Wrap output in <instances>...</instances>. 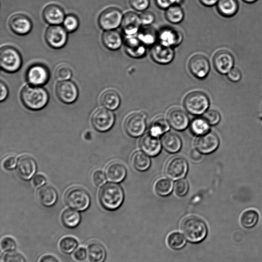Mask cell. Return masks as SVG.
<instances>
[{
  "label": "cell",
  "mask_w": 262,
  "mask_h": 262,
  "mask_svg": "<svg viewBox=\"0 0 262 262\" xmlns=\"http://www.w3.org/2000/svg\"><path fill=\"white\" fill-rule=\"evenodd\" d=\"M180 228L188 241L191 244L201 243L208 234L206 223L200 218L195 216L185 218L181 223Z\"/></svg>",
  "instance_id": "6da1fadb"
},
{
  "label": "cell",
  "mask_w": 262,
  "mask_h": 262,
  "mask_svg": "<svg viewBox=\"0 0 262 262\" xmlns=\"http://www.w3.org/2000/svg\"><path fill=\"white\" fill-rule=\"evenodd\" d=\"M48 92L40 86H26L22 90V102L29 110L38 111L46 107L49 102Z\"/></svg>",
  "instance_id": "7a4b0ae2"
},
{
  "label": "cell",
  "mask_w": 262,
  "mask_h": 262,
  "mask_svg": "<svg viewBox=\"0 0 262 262\" xmlns=\"http://www.w3.org/2000/svg\"><path fill=\"white\" fill-rule=\"evenodd\" d=\"M124 195L118 184L108 183L104 185L99 192V200L104 208L108 211L118 210L122 204Z\"/></svg>",
  "instance_id": "3957f363"
},
{
  "label": "cell",
  "mask_w": 262,
  "mask_h": 262,
  "mask_svg": "<svg viewBox=\"0 0 262 262\" xmlns=\"http://www.w3.org/2000/svg\"><path fill=\"white\" fill-rule=\"evenodd\" d=\"M64 200L70 208L78 212L86 211L91 204L89 193L80 187L69 189L65 194Z\"/></svg>",
  "instance_id": "277c9868"
},
{
  "label": "cell",
  "mask_w": 262,
  "mask_h": 262,
  "mask_svg": "<svg viewBox=\"0 0 262 262\" xmlns=\"http://www.w3.org/2000/svg\"><path fill=\"white\" fill-rule=\"evenodd\" d=\"M186 111L194 116L204 114L210 106L208 96L201 92H194L188 94L184 102Z\"/></svg>",
  "instance_id": "5b68a950"
},
{
  "label": "cell",
  "mask_w": 262,
  "mask_h": 262,
  "mask_svg": "<svg viewBox=\"0 0 262 262\" xmlns=\"http://www.w3.org/2000/svg\"><path fill=\"white\" fill-rule=\"evenodd\" d=\"M22 60L19 52L14 48L4 46L0 50V64L2 70L9 73L18 71Z\"/></svg>",
  "instance_id": "8992f818"
},
{
  "label": "cell",
  "mask_w": 262,
  "mask_h": 262,
  "mask_svg": "<svg viewBox=\"0 0 262 262\" xmlns=\"http://www.w3.org/2000/svg\"><path fill=\"white\" fill-rule=\"evenodd\" d=\"M123 16L119 9L115 8H108L100 15L98 24L104 30H114L121 26Z\"/></svg>",
  "instance_id": "52a82bcc"
},
{
  "label": "cell",
  "mask_w": 262,
  "mask_h": 262,
  "mask_svg": "<svg viewBox=\"0 0 262 262\" xmlns=\"http://www.w3.org/2000/svg\"><path fill=\"white\" fill-rule=\"evenodd\" d=\"M115 120L114 114L110 110L100 108L94 113L92 123L94 128L98 132H106L112 128Z\"/></svg>",
  "instance_id": "ba28073f"
},
{
  "label": "cell",
  "mask_w": 262,
  "mask_h": 262,
  "mask_svg": "<svg viewBox=\"0 0 262 262\" xmlns=\"http://www.w3.org/2000/svg\"><path fill=\"white\" fill-rule=\"evenodd\" d=\"M188 168L186 160L182 157L177 156L168 161L165 168V173L169 178L176 180L186 176Z\"/></svg>",
  "instance_id": "9c48e42d"
},
{
  "label": "cell",
  "mask_w": 262,
  "mask_h": 262,
  "mask_svg": "<svg viewBox=\"0 0 262 262\" xmlns=\"http://www.w3.org/2000/svg\"><path fill=\"white\" fill-rule=\"evenodd\" d=\"M56 93L59 100L66 104L74 102L78 96L77 86L70 80L61 81L58 82L56 86Z\"/></svg>",
  "instance_id": "30bf717a"
},
{
  "label": "cell",
  "mask_w": 262,
  "mask_h": 262,
  "mask_svg": "<svg viewBox=\"0 0 262 262\" xmlns=\"http://www.w3.org/2000/svg\"><path fill=\"white\" fill-rule=\"evenodd\" d=\"M188 70L196 78L203 80L208 75L210 65L208 58L202 54L192 56L188 62Z\"/></svg>",
  "instance_id": "8fae6325"
},
{
  "label": "cell",
  "mask_w": 262,
  "mask_h": 262,
  "mask_svg": "<svg viewBox=\"0 0 262 262\" xmlns=\"http://www.w3.org/2000/svg\"><path fill=\"white\" fill-rule=\"evenodd\" d=\"M126 133L134 138L142 135L146 128V116L142 113H134L129 116L124 122Z\"/></svg>",
  "instance_id": "7c38bea8"
},
{
  "label": "cell",
  "mask_w": 262,
  "mask_h": 262,
  "mask_svg": "<svg viewBox=\"0 0 262 262\" xmlns=\"http://www.w3.org/2000/svg\"><path fill=\"white\" fill-rule=\"evenodd\" d=\"M46 40L48 46L54 49L64 47L68 40L67 31L58 25L50 26L45 35Z\"/></svg>",
  "instance_id": "4fadbf2b"
},
{
  "label": "cell",
  "mask_w": 262,
  "mask_h": 262,
  "mask_svg": "<svg viewBox=\"0 0 262 262\" xmlns=\"http://www.w3.org/2000/svg\"><path fill=\"white\" fill-rule=\"evenodd\" d=\"M37 170L35 160L30 156H24L19 158L16 166V172L24 180H29L34 176Z\"/></svg>",
  "instance_id": "5bb4252c"
},
{
  "label": "cell",
  "mask_w": 262,
  "mask_h": 262,
  "mask_svg": "<svg viewBox=\"0 0 262 262\" xmlns=\"http://www.w3.org/2000/svg\"><path fill=\"white\" fill-rule=\"evenodd\" d=\"M50 78V72L44 66L35 64L29 68L26 72L28 82L36 86H40L48 82Z\"/></svg>",
  "instance_id": "9a60e30c"
},
{
  "label": "cell",
  "mask_w": 262,
  "mask_h": 262,
  "mask_svg": "<svg viewBox=\"0 0 262 262\" xmlns=\"http://www.w3.org/2000/svg\"><path fill=\"white\" fill-rule=\"evenodd\" d=\"M234 63L232 55L226 50L217 52L213 58L215 70L222 74H227L233 68Z\"/></svg>",
  "instance_id": "2e32d148"
},
{
  "label": "cell",
  "mask_w": 262,
  "mask_h": 262,
  "mask_svg": "<svg viewBox=\"0 0 262 262\" xmlns=\"http://www.w3.org/2000/svg\"><path fill=\"white\" fill-rule=\"evenodd\" d=\"M183 39V34L180 31L170 27L164 28L158 32V40L166 46L172 48L178 46Z\"/></svg>",
  "instance_id": "e0dca14e"
},
{
  "label": "cell",
  "mask_w": 262,
  "mask_h": 262,
  "mask_svg": "<svg viewBox=\"0 0 262 262\" xmlns=\"http://www.w3.org/2000/svg\"><path fill=\"white\" fill-rule=\"evenodd\" d=\"M219 138L214 132H208L200 136L196 140L195 146L202 154H211L219 146Z\"/></svg>",
  "instance_id": "ac0fdd59"
},
{
  "label": "cell",
  "mask_w": 262,
  "mask_h": 262,
  "mask_svg": "<svg viewBox=\"0 0 262 262\" xmlns=\"http://www.w3.org/2000/svg\"><path fill=\"white\" fill-rule=\"evenodd\" d=\"M10 30L16 34L24 36L28 34L32 29L30 20L24 14H15L9 20Z\"/></svg>",
  "instance_id": "d6986e66"
},
{
  "label": "cell",
  "mask_w": 262,
  "mask_h": 262,
  "mask_svg": "<svg viewBox=\"0 0 262 262\" xmlns=\"http://www.w3.org/2000/svg\"><path fill=\"white\" fill-rule=\"evenodd\" d=\"M174 55L173 48L166 46L160 43L152 46L150 50L152 60L160 64H169L173 60Z\"/></svg>",
  "instance_id": "ffe728a7"
},
{
  "label": "cell",
  "mask_w": 262,
  "mask_h": 262,
  "mask_svg": "<svg viewBox=\"0 0 262 262\" xmlns=\"http://www.w3.org/2000/svg\"><path fill=\"white\" fill-rule=\"evenodd\" d=\"M142 24L140 16L134 12H130L124 15L121 26L126 36H132L138 34Z\"/></svg>",
  "instance_id": "44dd1931"
},
{
  "label": "cell",
  "mask_w": 262,
  "mask_h": 262,
  "mask_svg": "<svg viewBox=\"0 0 262 262\" xmlns=\"http://www.w3.org/2000/svg\"><path fill=\"white\" fill-rule=\"evenodd\" d=\"M124 50L126 54L134 58H144L146 53V46L138 38L128 37L124 41Z\"/></svg>",
  "instance_id": "7402d4cb"
},
{
  "label": "cell",
  "mask_w": 262,
  "mask_h": 262,
  "mask_svg": "<svg viewBox=\"0 0 262 262\" xmlns=\"http://www.w3.org/2000/svg\"><path fill=\"white\" fill-rule=\"evenodd\" d=\"M168 120L170 124L178 130L186 129L189 124V118L187 114L179 108H173L168 114Z\"/></svg>",
  "instance_id": "603a6c76"
},
{
  "label": "cell",
  "mask_w": 262,
  "mask_h": 262,
  "mask_svg": "<svg viewBox=\"0 0 262 262\" xmlns=\"http://www.w3.org/2000/svg\"><path fill=\"white\" fill-rule=\"evenodd\" d=\"M142 150L150 156H156L159 154L162 145L158 137L152 136L150 133L144 135L140 141Z\"/></svg>",
  "instance_id": "cb8c5ba5"
},
{
  "label": "cell",
  "mask_w": 262,
  "mask_h": 262,
  "mask_svg": "<svg viewBox=\"0 0 262 262\" xmlns=\"http://www.w3.org/2000/svg\"><path fill=\"white\" fill-rule=\"evenodd\" d=\"M105 172L106 178L109 182L120 183L126 178L127 170L122 163L114 162L107 166Z\"/></svg>",
  "instance_id": "d4e9b609"
},
{
  "label": "cell",
  "mask_w": 262,
  "mask_h": 262,
  "mask_svg": "<svg viewBox=\"0 0 262 262\" xmlns=\"http://www.w3.org/2000/svg\"><path fill=\"white\" fill-rule=\"evenodd\" d=\"M42 17L46 23L56 26L62 22L64 19V14L58 6L50 4L44 9Z\"/></svg>",
  "instance_id": "484cf974"
},
{
  "label": "cell",
  "mask_w": 262,
  "mask_h": 262,
  "mask_svg": "<svg viewBox=\"0 0 262 262\" xmlns=\"http://www.w3.org/2000/svg\"><path fill=\"white\" fill-rule=\"evenodd\" d=\"M38 198L44 206L50 208L56 204L58 199V194L56 189L50 186L40 187L38 192Z\"/></svg>",
  "instance_id": "4316f807"
},
{
  "label": "cell",
  "mask_w": 262,
  "mask_h": 262,
  "mask_svg": "<svg viewBox=\"0 0 262 262\" xmlns=\"http://www.w3.org/2000/svg\"><path fill=\"white\" fill-rule=\"evenodd\" d=\"M102 42L107 49L115 51L122 46V38L121 34L114 30H106L102 35Z\"/></svg>",
  "instance_id": "83f0119b"
},
{
  "label": "cell",
  "mask_w": 262,
  "mask_h": 262,
  "mask_svg": "<svg viewBox=\"0 0 262 262\" xmlns=\"http://www.w3.org/2000/svg\"><path fill=\"white\" fill-rule=\"evenodd\" d=\"M100 102L108 110H115L120 106L121 99L120 94L116 91L109 90L102 94Z\"/></svg>",
  "instance_id": "f1b7e54d"
},
{
  "label": "cell",
  "mask_w": 262,
  "mask_h": 262,
  "mask_svg": "<svg viewBox=\"0 0 262 262\" xmlns=\"http://www.w3.org/2000/svg\"><path fill=\"white\" fill-rule=\"evenodd\" d=\"M82 220V216L78 211L74 209L65 210L61 215V220L62 224L70 229L78 227Z\"/></svg>",
  "instance_id": "f546056e"
},
{
  "label": "cell",
  "mask_w": 262,
  "mask_h": 262,
  "mask_svg": "<svg viewBox=\"0 0 262 262\" xmlns=\"http://www.w3.org/2000/svg\"><path fill=\"white\" fill-rule=\"evenodd\" d=\"M162 142L164 149L171 154H176L180 151L182 146L180 138L172 132L165 134L162 138Z\"/></svg>",
  "instance_id": "4dcf8cb0"
},
{
  "label": "cell",
  "mask_w": 262,
  "mask_h": 262,
  "mask_svg": "<svg viewBox=\"0 0 262 262\" xmlns=\"http://www.w3.org/2000/svg\"><path fill=\"white\" fill-rule=\"evenodd\" d=\"M87 252L90 262H104L106 258V250L100 243H91L87 247Z\"/></svg>",
  "instance_id": "1f68e13d"
},
{
  "label": "cell",
  "mask_w": 262,
  "mask_h": 262,
  "mask_svg": "<svg viewBox=\"0 0 262 262\" xmlns=\"http://www.w3.org/2000/svg\"><path fill=\"white\" fill-rule=\"evenodd\" d=\"M218 12L222 16L230 18L234 16L238 10L236 0H219L216 4Z\"/></svg>",
  "instance_id": "d6a6232c"
},
{
  "label": "cell",
  "mask_w": 262,
  "mask_h": 262,
  "mask_svg": "<svg viewBox=\"0 0 262 262\" xmlns=\"http://www.w3.org/2000/svg\"><path fill=\"white\" fill-rule=\"evenodd\" d=\"M138 38L147 46H154L158 40V32L150 26H144L138 32Z\"/></svg>",
  "instance_id": "836d02e7"
},
{
  "label": "cell",
  "mask_w": 262,
  "mask_h": 262,
  "mask_svg": "<svg viewBox=\"0 0 262 262\" xmlns=\"http://www.w3.org/2000/svg\"><path fill=\"white\" fill-rule=\"evenodd\" d=\"M260 216L258 212L254 210L245 211L240 218L242 226L247 230L252 229L258 223Z\"/></svg>",
  "instance_id": "e575fe53"
},
{
  "label": "cell",
  "mask_w": 262,
  "mask_h": 262,
  "mask_svg": "<svg viewBox=\"0 0 262 262\" xmlns=\"http://www.w3.org/2000/svg\"><path fill=\"white\" fill-rule=\"evenodd\" d=\"M165 16L170 24H178L184 20V12L180 5H173L166 10Z\"/></svg>",
  "instance_id": "d590c367"
},
{
  "label": "cell",
  "mask_w": 262,
  "mask_h": 262,
  "mask_svg": "<svg viewBox=\"0 0 262 262\" xmlns=\"http://www.w3.org/2000/svg\"><path fill=\"white\" fill-rule=\"evenodd\" d=\"M169 128V124L163 116H159L152 121L149 133L152 136L159 138L166 132Z\"/></svg>",
  "instance_id": "8d00e7d4"
},
{
  "label": "cell",
  "mask_w": 262,
  "mask_h": 262,
  "mask_svg": "<svg viewBox=\"0 0 262 262\" xmlns=\"http://www.w3.org/2000/svg\"><path fill=\"white\" fill-rule=\"evenodd\" d=\"M131 162L134 168L141 172L146 170L151 164L149 157L141 151L135 152L131 158Z\"/></svg>",
  "instance_id": "74e56055"
},
{
  "label": "cell",
  "mask_w": 262,
  "mask_h": 262,
  "mask_svg": "<svg viewBox=\"0 0 262 262\" xmlns=\"http://www.w3.org/2000/svg\"><path fill=\"white\" fill-rule=\"evenodd\" d=\"M79 244L78 240L70 236L62 238L59 243L60 251L65 254H71L76 251Z\"/></svg>",
  "instance_id": "f35d334b"
},
{
  "label": "cell",
  "mask_w": 262,
  "mask_h": 262,
  "mask_svg": "<svg viewBox=\"0 0 262 262\" xmlns=\"http://www.w3.org/2000/svg\"><path fill=\"white\" fill-rule=\"evenodd\" d=\"M192 132L196 136H202L209 132L210 124L203 118L194 119L190 126Z\"/></svg>",
  "instance_id": "ab89813d"
},
{
  "label": "cell",
  "mask_w": 262,
  "mask_h": 262,
  "mask_svg": "<svg viewBox=\"0 0 262 262\" xmlns=\"http://www.w3.org/2000/svg\"><path fill=\"white\" fill-rule=\"evenodd\" d=\"M166 241L170 248L176 250L182 249L186 243L184 236L178 232L170 234L167 238Z\"/></svg>",
  "instance_id": "60d3db41"
},
{
  "label": "cell",
  "mask_w": 262,
  "mask_h": 262,
  "mask_svg": "<svg viewBox=\"0 0 262 262\" xmlns=\"http://www.w3.org/2000/svg\"><path fill=\"white\" fill-rule=\"evenodd\" d=\"M156 192L160 196H167L172 192L173 184L168 179L161 178L156 181L154 185Z\"/></svg>",
  "instance_id": "b9f144b4"
},
{
  "label": "cell",
  "mask_w": 262,
  "mask_h": 262,
  "mask_svg": "<svg viewBox=\"0 0 262 262\" xmlns=\"http://www.w3.org/2000/svg\"><path fill=\"white\" fill-rule=\"evenodd\" d=\"M54 76L58 80H68L72 78V72L69 66L66 64H60L56 68Z\"/></svg>",
  "instance_id": "7bdbcfd3"
},
{
  "label": "cell",
  "mask_w": 262,
  "mask_h": 262,
  "mask_svg": "<svg viewBox=\"0 0 262 262\" xmlns=\"http://www.w3.org/2000/svg\"><path fill=\"white\" fill-rule=\"evenodd\" d=\"M63 25L64 28L67 32H74L78 28V19L74 15H68L64 18Z\"/></svg>",
  "instance_id": "ee69618b"
},
{
  "label": "cell",
  "mask_w": 262,
  "mask_h": 262,
  "mask_svg": "<svg viewBox=\"0 0 262 262\" xmlns=\"http://www.w3.org/2000/svg\"><path fill=\"white\" fill-rule=\"evenodd\" d=\"M203 118L210 125L214 126L219 123L221 120V116L219 112L216 110L210 109L206 112Z\"/></svg>",
  "instance_id": "f6af8a7d"
},
{
  "label": "cell",
  "mask_w": 262,
  "mask_h": 262,
  "mask_svg": "<svg viewBox=\"0 0 262 262\" xmlns=\"http://www.w3.org/2000/svg\"><path fill=\"white\" fill-rule=\"evenodd\" d=\"M2 262H26L25 257L20 252H7L2 256Z\"/></svg>",
  "instance_id": "bcb514c9"
},
{
  "label": "cell",
  "mask_w": 262,
  "mask_h": 262,
  "mask_svg": "<svg viewBox=\"0 0 262 262\" xmlns=\"http://www.w3.org/2000/svg\"><path fill=\"white\" fill-rule=\"evenodd\" d=\"M1 248L6 252H14L17 248V244L12 238L6 236L2 240Z\"/></svg>",
  "instance_id": "7dc6e473"
},
{
  "label": "cell",
  "mask_w": 262,
  "mask_h": 262,
  "mask_svg": "<svg viewBox=\"0 0 262 262\" xmlns=\"http://www.w3.org/2000/svg\"><path fill=\"white\" fill-rule=\"evenodd\" d=\"M131 8L138 12H144L150 6V0H129Z\"/></svg>",
  "instance_id": "c3c4849f"
},
{
  "label": "cell",
  "mask_w": 262,
  "mask_h": 262,
  "mask_svg": "<svg viewBox=\"0 0 262 262\" xmlns=\"http://www.w3.org/2000/svg\"><path fill=\"white\" fill-rule=\"evenodd\" d=\"M188 190V184L186 180H180L174 184V192L178 196H184L186 194Z\"/></svg>",
  "instance_id": "681fc988"
},
{
  "label": "cell",
  "mask_w": 262,
  "mask_h": 262,
  "mask_svg": "<svg viewBox=\"0 0 262 262\" xmlns=\"http://www.w3.org/2000/svg\"><path fill=\"white\" fill-rule=\"evenodd\" d=\"M142 24L144 26H150L154 23L156 16L154 13L149 11H144L140 16Z\"/></svg>",
  "instance_id": "f907efd6"
},
{
  "label": "cell",
  "mask_w": 262,
  "mask_h": 262,
  "mask_svg": "<svg viewBox=\"0 0 262 262\" xmlns=\"http://www.w3.org/2000/svg\"><path fill=\"white\" fill-rule=\"evenodd\" d=\"M92 180L96 186H101L106 183L105 174L102 170H96L93 173Z\"/></svg>",
  "instance_id": "816d5d0a"
},
{
  "label": "cell",
  "mask_w": 262,
  "mask_h": 262,
  "mask_svg": "<svg viewBox=\"0 0 262 262\" xmlns=\"http://www.w3.org/2000/svg\"><path fill=\"white\" fill-rule=\"evenodd\" d=\"M17 158L14 156L10 155L7 156L3 162L4 168L8 170L14 169L17 166Z\"/></svg>",
  "instance_id": "f5cc1de1"
},
{
  "label": "cell",
  "mask_w": 262,
  "mask_h": 262,
  "mask_svg": "<svg viewBox=\"0 0 262 262\" xmlns=\"http://www.w3.org/2000/svg\"><path fill=\"white\" fill-rule=\"evenodd\" d=\"M87 256H88L87 249L83 247L78 248L74 254V259L78 262L84 260L86 258Z\"/></svg>",
  "instance_id": "db71d44e"
},
{
  "label": "cell",
  "mask_w": 262,
  "mask_h": 262,
  "mask_svg": "<svg viewBox=\"0 0 262 262\" xmlns=\"http://www.w3.org/2000/svg\"><path fill=\"white\" fill-rule=\"evenodd\" d=\"M228 78L232 82H236L241 80L242 74L241 72L236 68H233L228 74Z\"/></svg>",
  "instance_id": "11a10c76"
},
{
  "label": "cell",
  "mask_w": 262,
  "mask_h": 262,
  "mask_svg": "<svg viewBox=\"0 0 262 262\" xmlns=\"http://www.w3.org/2000/svg\"><path fill=\"white\" fill-rule=\"evenodd\" d=\"M46 177L42 174H36L32 180L33 184L36 188L42 187L46 184Z\"/></svg>",
  "instance_id": "9f6ffc18"
},
{
  "label": "cell",
  "mask_w": 262,
  "mask_h": 262,
  "mask_svg": "<svg viewBox=\"0 0 262 262\" xmlns=\"http://www.w3.org/2000/svg\"><path fill=\"white\" fill-rule=\"evenodd\" d=\"M155 2L157 6L162 10H166L173 6V0H155Z\"/></svg>",
  "instance_id": "6f0895ef"
},
{
  "label": "cell",
  "mask_w": 262,
  "mask_h": 262,
  "mask_svg": "<svg viewBox=\"0 0 262 262\" xmlns=\"http://www.w3.org/2000/svg\"><path fill=\"white\" fill-rule=\"evenodd\" d=\"M0 87H1V98H0V100L3 102L8 98V91L6 84L2 82H1V83H0Z\"/></svg>",
  "instance_id": "680465c9"
},
{
  "label": "cell",
  "mask_w": 262,
  "mask_h": 262,
  "mask_svg": "<svg viewBox=\"0 0 262 262\" xmlns=\"http://www.w3.org/2000/svg\"><path fill=\"white\" fill-rule=\"evenodd\" d=\"M39 262H60L59 260L52 254H46L42 256Z\"/></svg>",
  "instance_id": "91938a15"
},
{
  "label": "cell",
  "mask_w": 262,
  "mask_h": 262,
  "mask_svg": "<svg viewBox=\"0 0 262 262\" xmlns=\"http://www.w3.org/2000/svg\"><path fill=\"white\" fill-rule=\"evenodd\" d=\"M202 152L198 150H192L190 152L191 159L194 162H198L201 160L202 156Z\"/></svg>",
  "instance_id": "94428289"
},
{
  "label": "cell",
  "mask_w": 262,
  "mask_h": 262,
  "mask_svg": "<svg viewBox=\"0 0 262 262\" xmlns=\"http://www.w3.org/2000/svg\"><path fill=\"white\" fill-rule=\"evenodd\" d=\"M219 0H200V2L204 6L212 7L216 5Z\"/></svg>",
  "instance_id": "6125c7cd"
},
{
  "label": "cell",
  "mask_w": 262,
  "mask_h": 262,
  "mask_svg": "<svg viewBox=\"0 0 262 262\" xmlns=\"http://www.w3.org/2000/svg\"><path fill=\"white\" fill-rule=\"evenodd\" d=\"M184 2V0H173L174 5H180L181 4Z\"/></svg>",
  "instance_id": "be15d7a7"
},
{
  "label": "cell",
  "mask_w": 262,
  "mask_h": 262,
  "mask_svg": "<svg viewBox=\"0 0 262 262\" xmlns=\"http://www.w3.org/2000/svg\"><path fill=\"white\" fill-rule=\"evenodd\" d=\"M243 1L246 4H252L256 2L258 0H243Z\"/></svg>",
  "instance_id": "e7e4bbea"
}]
</instances>
